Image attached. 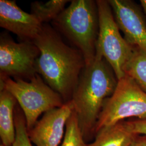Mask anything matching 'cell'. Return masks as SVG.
Returning a JSON list of instances; mask_svg holds the SVG:
<instances>
[{"label": "cell", "mask_w": 146, "mask_h": 146, "mask_svg": "<svg viewBox=\"0 0 146 146\" xmlns=\"http://www.w3.org/2000/svg\"><path fill=\"white\" fill-rule=\"evenodd\" d=\"M43 23L31 13L23 11L14 0H0V26L16 35L21 41H34Z\"/></svg>", "instance_id": "obj_10"}, {"label": "cell", "mask_w": 146, "mask_h": 146, "mask_svg": "<svg viewBox=\"0 0 146 146\" xmlns=\"http://www.w3.org/2000/svg\"><path fill=\"white\" fill-rule=\"evenodd\" d=\"M131 146H146V135H138Z\"/></svg>", "instance_id": "obj_18"}, {"label": "cell", "mask_w": 146, "mask_h": 146, "mask_svg": "<svg viewBox=\"0 0 146 146\" xmlns=\"http://www.w3.org/2000/svg\"><path fill=\"white\" fill-rule=\"evenodd\" d=\"M33 42L40 50L37 60V73L62 96L65 103L71 101L86 66L82 52L67 45L58 32L46 23Z\"/></svg>", "instance_id": "obj_1"}, {"label": "cell", "mask_w": 146, "mask_h": 146, "mask_svg": "<svg viewBox=\"0 0 146 146\" xmlns=\"http://www.w3.org/2000/svg\"><path fill=\"white\" fill-rule=\"evenodd\" d=\"M124 38L131 46L146 52V20L143 11L131 0H108Z\"/></svg>", "instance_id": "obj_8"}, {"label": "cell", "mask_w": 146, "mask_h": 146, "mask_svg": "<svg viewBox=\"0 0 146 146\" xmlns=\"http://www.w3.org/2000/svg\"><path fill=\"white\" fill-rule=\"evenodd\" d=\"M140 2L142 10L143 11V13L145 15V17H146V0H140Z\"/></svg>", "instance_id": "obj_19"}, {"label": "cell", "mask_w": 146, "mask_h": 146, "mask_svg": "<svg viewBox=\"0 0 146 146\" xmlns=\"http://www.w3.org/2000/svg\"><path fill=\"white\" fill-rule=\"evenodd\" d=\"M87 143L84 139L79 125L78 116L73 110L66 123L62 143L59 146H87Z\"/></svg>", "instance_id": "obj_15"}, {"label": "cell", "mask_w": 146, "mask_h": 146, "mask_svg": "<svg viewBox=\"0 0 146 146\" xmlns=\"http://www.w3.org/2000/svg\"><path fill=\"white\" fill-rule=\"evenodd\" d=\"M40 50L33 41L16 42L7 32L0 35V78L29 81L37 74Z\"/></svg>", "instance_id": "obj_7"}, {"label": "cell", "mask_w": 146, "mask_h": 146, "mask_svg": "<svg viewBox=\"0 0 146 146\" xmlns=\"http://www.w3.org/2000/svg\"><path fill=\"white\" fill-rule=\"evenodd\" d=\"M0 90L5 89L15 98L26 120L28 131L42 114L62 107V96L50 87L38 74L29 81L0 78Z\"/></svg>", "instance_id": "obj_4"}, {"label": "cell", "mask_w": 146, "mask_h": 146, "mask_svg": "<svg viewBox=\"0 0 146 146\" xmlns=\"http://www.w3.org/2000/svg\"><path fill=\"white\" fill-rule=\"evenodd\" d=\"M17 101L5 89L0 90V137L2 144L13 146L15 140L14 110Z\"/></svg>", "instance_id": "obj_12"}, {"label": "cell", "mask_w": 146, "mask_h": 146, "mask_svg": "<svg viewBox=\"0 0 146 146\" xmlns=\"http://www.w3.org/2000/svg\"><path fill=\"white\" fill-rule=\"evenodd\" d=\"M5 146V145H2V144H1V146Z\"/></svg>", "instance_id": "obj_20"}, {"label": "cell", "mask_w": 146, "mask_h": 146, "mask_svg": "<svg viewBox=\"0 0 146 146\" xmlns=\"http://www.w3.org/2000/svg\"><path fill=\"white\" fill-rule=\"evenodd\" d=\"M52 23L56 31L82 52L86 65L94 61L99 31L96 1H71Z\"/></svg>", "instance_id": "obj_3"}, {"label": "cell", "mask_w": 146, "mask_h": 146, "mask_svg": "<svg viewBox=\"0 0 146 146\" xmlns=\"http://www.w3.org/2000/svg\"><path fill=\"white\" fill-rule=\"evenodd\" d=\"M71 1L50 0L46 3L35 1L31 5L32 14L43 24L54 21L64 9L66 4Z\"/></svg>", "instance_id": "obj_14"}, {"label": "cell", "mask_w": 146, "mask_h": 146, "mask_svg": "<svg viewBox=\"0 0 146 146\" xmlns=\"http://www.w3.org/2000/svg\"><path fill=\"white\" fill-rule=\"evenodd\" d=\"M132 117L146 119V93L125 75L118 80L113 94L104 100L95 135L104 127Z\"/></svg>", "instance_id": "obj_5"}, {"label": "cell", "mask_w": 146, "mask_h": 146, "mask_svg": "<svg viewBox=\"0 0 146 146\" xmlns=\"http://www.w3.org/2000/svg\"><path fill=\"white\" fill-rule=\"evenodd\" d=\"M130 120L136 134L146 135V119Z\"/></svg>", "instance_id": "obj_17"}, {"label": "cell", "mask_w": 146, "mask_h": 146, "mask_svg": "<svg viewBox=\"0 0 146 146\" xmlns=\"http://www.w3.org/2000/svg\"><path fill=\"white\" fill-rule=\"evenodd\" d=\"M137 135L131 120H122L100 129L94 141L87 146H131Z\"/></svg>", "instance_id": "obj_11"}, {"label": "cell", "mask_w": 146, "mask_h": 146, "mask_svg": "<svg viewBox=\"0 0 146 146\" xmlns=\"http://www.w3.org/2000/svg\"><path fill=\"white\" fill-rule=\"evenodd\" d=\"M14 120L16 137L13 146H33L28 134L25 116L17 103L14 110Z\"/></svg>", "instance_id": "obj_16"}, {"label": "cell", "mask_w": 146, "mask_h": 146, "mask_svg": "<svg viewBox=\"0 0 146 146\" xmlns=\"http://www.w3.org/2000/svg\"><path fill=\"white\" fill-rule=\"evenodd\" d=\"M133 46V52L123 71L146 93V52L137 46Z\"/></svg>", "instance_id": "obj_13"}, {"label": "cell", "mask_w": 146, "mask_h": 146, "mask_svg": "<svg viewBox=\"0 0 146 146\" xmlns=\"http://www.w3.org/2000/svg\"><path fill=\"white\" fill-rule=\"evenodd\" d=\"M117 82L113 68L102 57L95 56L81 73L71 101L86 142L95 135V126L104 100L113 94Z\"/></svg>", "instance_id": "obj_2"}, {"label": "cell", "mask_w": 146, "mask_h": 146, "mask_svg": "<svg viewBox=\"0 0 146 146\" xmlns=\"http://www.w3.org/2000/svg\"><path fill=\"white\" fill-rule=\"evenodd\" d=\"M74 108L71 101L62 107L50 110L38 120L28 134L36 146H59L65 134L64 129Z\"/></svg>", "instance_id": "obj_9"}, {"label": "cell", "mask_w": 146, "mask_h": 146, "mask_svg": "<svg viewBox=\"0 0 146 146\" xmlns=\"http://www.w3.org/2000/svg\"><path fill=\"white\" fill-rule=\"evenodd\" d=\"M96 3L99 31L95 56L104 58L119 80L125 75L123 69L133 54L134 46L121 35L108 1L98 0Z\"/></svg>", "instance_id": "obj_6"}]
</instances>
